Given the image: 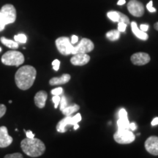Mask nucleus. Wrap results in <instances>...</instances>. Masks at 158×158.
<instances>
[{
    "mask_svg": "<svg viewBox=\"0 0 158 158\" xmlns=\"http://www.w3.org/2000/svg\"><path fill=\"white\" fill-rule=\"evenodd\" d=\"M6 110H7V108H6V106L5 105L0 104V118L2 117V116L5 115L6 113Z\"/></svg>",
    "mask_w": 158,
    "mask_h": 158,
    "instance_id": "obj_33",
    "label": "nucleus"
},
{
    "mask_svg": "<svg viewBox=\"0 0 158 158\" xmlns=\"http://www.w3.org/2000/svg\"><path fill=\"white\" fill-rule=\"evenodd\" d=\"M147 8L150 13H155L156 12V9L153 7V2L152 0L147 5Z\"/></svg>",
    "mask_w": 158,
    "mask_h": 158,
    "instance_id": "obj_31",
    "label": "nucleus"
},
{
    "mask_svg": "<svg viewBox=\"0 0 158 158\" xmlns=\"http://www.w3.org/2000/svg\"><path fill=\"white\" fill-rule=\"evenodd\" d=\"M70 76L69 74H63L60 77H54L49 81V84L51 86H55V85H61L64 84L69 82L70 80Z\"/></svg>",
    "mask_w": 158,
    "mask_h": 158,
    "instance_id": "obj_15",
    "label": "nucleus"
},
{
    "mask_svg": "<svg viewBox=\"0 0 158 158\" xmlns=\"http://www.w3.org/2000/svg\"><path fill=\"white\" fill-rule=\"evenodd\" d=\"M158 124V117H155L154 119L152 121V125L155 126Z\"/></svg>",
    "mask_w": 158,
    "mask_h": 158,
    "instance_id": "obj_38",
    "label": "nucleus"
},
{
    "mask_svg": "<svg viewBox=\"0 0 158 158\" xmlns=\"http://www.w3.org/2000/svg\"><path fill=\"white\" fill-rule=\"evenodd\" d=\"M149 28V26L148 24H141V26H140V29H141V31H145V32L147 31H148Z\"/></svg>",
    "mask_w": 158,
    "mask_h": 158,
    "instance_id": "obj_34",
    "label": "nucleus"
},
{
    "mask_svg": "<svg viewBox=\"0 0 158 158\" xmlns=\"http://www.w3.org/2000/svg\"><path fill=\"white\" fill-rule=\"evenodd\" d=\"M4 158H23V155L21 153H13V154H9L5 156Z\"/></svg>",
    "mask_w": 158,
    "mask_h": 158,
    "instance_id": "obj_27",
    "label": "nucleus"
},
{
    "mask_svg": "<svg viewBox=\"0 0 158 158\" xmlns=\"http://www.w3.org/2000/svg\"><path fill=\"white\" fill-rule=\"evenodd\" d=\"M15 42L19 43H26L27 40V37L24 34H18L14 36Z\"/></svg>",
    "mask_w": 158,
    "mask_h": 158,
    "instance_id": "obj_22",
    "label": "nucleus"
},
{
    "mask_svg": "<svg viewBox=\"0 0 158 158\" xmlns=\"http://www.w3.org/2000/svg\"><path fill=\"white\" fill-rule=\"evenodd\" d=\"M136 128H137V126H136L135 123L134 122H132V123H130V130H135Z\"/></svg>",
    "mask_w": 158,
    "mask_h": 158,
    "instance_id": "obj_37",
    "label": "nucleus"
},
{
    "mask_svg": "<svg viewBox=\"0 0 158 158\" xmlns=\"http://www.w3.org/2000/svg\"><path fill=\"white\" fill-rule=\"evenodd\" d=\"M127 9L130 14L135 17H141L144 14V6L137 0H131L127 4Z\"/></svg>",
    "mask_w": 158,
    "mask_h": 158,
    "instance_id": "obj_9",
    "label": "nucleus"
},
{
    "mask_svg": "<svg viewBox=\"0 0 158 158\" xmlns=\"http://www.w3.org/2000/svg\"><path fill=\"white\" fill-rule=\"evenodd\" d=\"M56 45L60 54L64 56L73 54L74 46L70 42V40L67 37H61L56 39Z\"/></svg>",
    "mask_w": 158,
    "mask_h": 158,
    "instance_id": "obj_4",
    "label": "nucleus"
},
{
    "mask_svg": "<svg viewBox=\"0 0 158 158\" xmlns=\"http://www.w3.org/2000/svg\"><path fill=\"white\" fill-rule=\"evenodd\" d=\"M26 135H27V137L29 138H35L34 133H33L31 131L26 132Z\"/></svg>",
    "mask_w": 158,
    "mask_h": 158,
    "instance_id": "obj_36",
    "label": "nucleus"
},
{
    "mask_svg": "<svg viewBox=\"0 0 158 158\" xmlns=\"http://www.w3.org/2000/svg\"><path fill=\"white\" fill-rule=\"evenodd\" d=\"M0 40H1V42L2 43L3 45H5V46L8 47L10 48L15 49L19 48V43L15 42V40L13 41L12 40L7 39L5 37H2L1 38H0Z\"/></svg>",
    "mask_w": 158,
    "mask_h": 158,
    "instance_id": "obj_18",
    "label": "nucleus"
},
{
    "mask_svg": "<svg viewBox=\"0 0 158 158\" xmlns=\"http://www.w3.org/2000/svg\"><path fill=\"white\" fill-rule=\"evenodd\" d=\"M131 28L133 34L135 35L138 38L142 40H147L149 38V36H148V35L145 32V31H141V29L138 28L137 23H136L135 21H133V22L131 23Z\"/></svg>",
    "mask_w": 158,
    "mask_h": 158,
    "instance_id": "obj_16",
    "label": "nucleus"
},
{
    "mask_svg": "<svg viewBox=\"0 0 158 158\" xmlns=\"http://www.w3.org/2000/svg\"><path fill=\"white\" fill-rule=\"evenodd\" d=\"M2 62L8 66H19L24 62V56L16 51H9L2 56Z\"/></svg>",
    "mask_w": 158,
    "mask_h": 158,
    "instance_id": "obj_3",
    "label": "nucleus"
},
{
    "mask_svg": "<svg viewBox=\"0 0 158 158\" xmlns=\"http://www.w3.org/2000/svg\"><path fill=\"white\" fill-rule=\"evenodd\" d=\"M6 25H7V23H6L5 20L4 19L2 14L0 13V31L4 30Z\"/></svg>",
    "mask_w": 158,
    "mask_h": 158,
    "instance_id": "obj_26",
    "label": "nucleus"
},
{
    "mask_svg": "<svg viewBox=\"0 0 158 158\" xmlns=\"http://www.w3.org/2000/svg\"><path fill=\"white\" fill-rule=\"evenodd\" d=\"M79 108H80V107H79L78 105L73 104L72 105V106H67L64 109H63L62 110V112L65 116H71L73 114L76 113V112L78 111Z\"/></svg>",
    "mask_w": 158,
    "mask_h": 158,
    "instance_id": "obj_17",
    "label": "nucleus"
},
{
    "mask_svg": "<svg viewBox=\"0 0 158 158\" xmlns=\"http://www.w3.org/2000/svg\"><path fill=\"white\" fill-rule=\"evenodd\" d=\"M60 110H62L63 109H64L65 108L68 106V102H67V99L64 96H62L61 98V100H60Z\"/></svg>",
    "mask_w": 158,
    "mask_h": 158,
    "instance_id": "obj_24",
    "label": "nucleus"
},
{
    "mask_svg": "<svg viewBox=\"0 0 158 158\" xmlns=\"http://www.w3.org/2000/svg\"><path fill=\"white\" fill-rule=\"evenodd\" d=\"M118 22L124 23L125 24H130V20L127 15H125L123 13H120L119 12V20H118Z\"/></svg>",
    "mask_w": 158,
    "mask_h": 158,
    "instance_id": "obj_23",
    "label": "nucleus"
},
{
    "mask_svg": "<svg viewBox=\"0 0 158 158\" xmlns=\"http://www.w3.org/2000/svg\"><path fill=\"white\" fill-rule=\"evenodd\" d=\"M36 76L37 71L34 67L30 65H25L21 67L15 73V84L20 89H29L34 84Z\"/></svg>",
    "mask_w": 158,
    "mask_h": 158,
    "instance_id": "obj_1",
    "label": "nucleus"
},
{
    "mask_svg": "<svg viewBox=\"0 0 158 158\" xmlns=\"http://www.w3.org/2000/svg\"><path fill=\"white\" fill-rule=\"evenodd\" d=\"M154 27H155V29H156V30L158 31V22L155 23V25H154Z\"/></svg>",
    "mask_w": 158,
    "mask_h": 158,
    "instance_id": "obj_40",
    "label": "nucleus"
},
{
    "mask_svg": "<svg viewBox=\"0 0 158 158\" xmlns=\"http://www.w3.org/2000/svg\"><path fill=\"white\" fill-rule=\"evenodd\" d=\"M81 115L80 114H77L74 116H65L63 119L59 122L56 125V130L59 133H64L67 131L66 127L69 125H74L76 124H78L79 122L81 121Z\"/></svg>",
    "mask_w": 158,
    "mask_h": 158,
    "instance_id": "obj_6",
    "label": "nucleus"
},
{
    "mask_svg": "<svg viewBox=\"0 0 158 158\" xmlns=\"http://www.w3.org/2000/svg\"><path fill=\"white\" fill-rule=\"evenodd\" d=\"M106 37L110 41H115L120 37V31L118 30H111L106 33Z\"/></svg>",
    "mask_w": 158,
    "mask_h": 158,
    "instance_id": "obj_20",
    "label": "nucleus"
},
{
    "mask_svg": "<svg viewBox=\"0 0 158 158\" xmlns=\"http://www.w3.org/2000/svg\"><path fill=\"white\" fill-rule=\"evenodd\" d=\"M13 141V138L9 135L7 128L5 126L0 127V148L9 147Z\"/></svg>",
    "mask_w": 158,
    "mask_h": 158,
    "instance_id": "obj_12",
    "label": "nucleus"
},
{
    "mask_svg": "<svg viewBox=\"0 0 158 158\" xmlns=\"http://www.w3.org/2000/svg\"><path fill=\"white\" fill-rule=\"evenodd\" d=\"M48 94L45 91H40L35 96V103L37 107L39 108H43L45 107L46 102Z\"/></svg>",
    "mask_w": 158,
    "mask_h": 158,
    "instance_id": "obj_14",
    "label": "nucleus"
},
{
    "mask_svg": "<svg viewBox=\"0 0 158 158\" xmlns=\"http://www.w3.org/2000/svg\"><path fill=\"white\" fill-rule=\"evenodd\" d=\"M94 48V43L92 40L87 38H83L76 46H74L73 54H86L91 52Z\"/></svg>",
    "mask_w": 158,
    "mask_h": 158,
    "instance_id": "obj_8",
    "label": "nucleus"
},
{
    "mask_svg": "<svg viewBox=\"0 0 158 158\" xmlns=\"http://www.w3.org/2000/svg\"><path fill=\"white\" fill-rule=\"evenodd\" d=\"M90 56L86 54H76L70 59V62L76 66H82L89 62Z\"/></svg>",
    "mask_w": 158,
    "mask_h": 158,
    "instance_id": "obj_13",
    "label": "nucleus"
},
{
    "mask_svg": "<svg viewBox=\"0 0 158 158\" xmlns=\"http://www.w3.org/2000/svg\"><path fill=\"white\" fill-rule=\"evenodd\" d=\"M126 2L125 0H118V2H117V5H124Z\"/></svg>",
    "mask_w": 158,
    "mask_h": 158,
    "instance_id": "obj_39",
    "label": "nucleus"
},
{
    "mask_svg": "<svg viewBox=\"0 0 158 158\" xmlns=\"http://www.w3.org/2000/svg\"><path fill=\"white\" fill-rule=\"evenodd\" d=\"M0 13L2 14L7 25L14 23L15 21V19H16V10H15V7L13 5H10V4L5 5L2 7Z\"/></svg>",
    "mask_w": 158,
    "mask_h": 158,
    "instance_id": "obj_7",
    "label": "nucleus"
},
{
    "mask_svg": "<svg viewBox=\"0 0 158 158\" xmlns=\"http://www.w3.org/2000/svg\"><path fill=\"white\" fill-rule=\"evenodd\" d=\"M130 59H131V62H133V64L141 66V65L148 64L151 59H150L149 55L147 53L138 52L132 55Z\"/></svg>",
    "mask_w": 158,
    "mask_h": 158,
    "instance_id": "obj_11",
    "label": "nucleus"
},
{
    "mask_svg": "<svg viewBox=\"0 0 158 158\" xmlns=\"http://www.w3.org/2000/svg\"><path fill=\"white\" fill-rule=\"evenodd\" d=\"M117 126L118 130H130V122L127 119L118 118L117 121Z\"/></svg>",
    "mask_w": 158,
    "mask_h": 158,
    "instance_id": "obj_19",
    "label": "nucleus"
},
{
    "mask_svg": "<svg viewBox=\"0 0 158 158\" xmlns=\"http://www.w3.org/2000/svg\"><path fill=\"white\" fill-rule=\"evenodd\" d=\"M62 92H63V89L62 87H58V88L54 89L51 90V94H52L53 95H60Z\"/></svg>",
    "mask_w": 158,
    "mask_h": 158,
    "instance_id": "obj_30",
    "label": "nucleus"
},
{
    "mask_svg": "<svg viewBox=\"0 0 158 158\" xmlns=\"http://www.w3.org/2000/svg\"><path fill=\"white\" fill-rule=\"evenodd\" d=\"M1 51H2V48H1V47H0V52H1Z\"/></svg>",
    "mask_w": 158,
    "mask_h": 158,
    "instance_id": "obj_42",
    "label": "nucleus"
},
{
    "mask_svg": "<svg viewBox=\"0 0 158 158\" xmlns=\"http://www.w3.org/2000/svg\"><path fill=\"white\" fill-rule=\"evenodd\" d=\"M74 130H77V129H78L79 128V125L78 124H74Z\"/></svg>",
    "mask_w": 158,
    "mask_h": 158,
    "instance_id": "obj_41",
    "label": "nucleus"
},
{
    "mask_svg": "<svg viewBox=\"0 0 158 158\" xmlns=\"http://www.w3.org/2000/svg\"><path fill=\"white\" fill-rule=\"evenodd\" d=\"M118 31H119L120 32H124L125 31L126 28H127V24H125L124 23L122 22H118Z\"/></svg>",
    "mask_w": 158,
    "mask_h": 158,
    "instance_id": "obj_29",
    "label": "nucleus"
},
{
    "mask_svg": "<svg viewBox=\"0 0 158 158\" xmlns=\"http://www.w3.org/2000/svg\"><path fill=\"white\" fill-rule=\"evenodd\" d=\"M108 19L111 20L114 22H118L119 20V12L117 11H110L107 13Z\"/></svg>",
    "mask_w": 158,
    "mask_h": 158,
    "instance_id": "obj_21",
    "label": "nucleus"
},
{
    "mask_svg": "<svg viewBox=\"0 0 158 158\" xmlns=\"http://www.w3.org/2000/svg\"><path fill=\"white\" fill-rule=\"evenodd\" d=\"M22 151L26 155L31 157H40L45 152V146L41 140L37 138H27L21 143Z\"/></svg>",
    "mask_w": 158,
    "mask_h": 158,
    "instance_id": "obj_2",
    "label": "nucleus"
},
{
    "mask_svg": "<svg viewBox=\"0 0 158 158\" xmlns=\"http://www.w3.org/2000/svg\"><path fill=\"white\" fill-rule=\"evenodd\" d=\"M78 37L76 36V35H73L72 37H71L70 42L72 44H76V43H78Z\"/></svg>",
    "mask_w": 158,
    "mask_h": 158,
    "instance_id": "obj_35",
    "label": "nucleus"
},
{
    "mask_svg": "<svg viewBox=\"0 0 158 158\" xmlns=\"http://www.w3.org/2000/svg\"><path fill=\"white\" fill-rule=\"evenodd\" d=\"M118 118H124V119H127L128 118L127 113V111H126L125 109H124V108L120 109L119 111H118Z\"/></svg>",
    "mask_w": 158,
    "mask_h": 158,
    "instance_id": "obj_25",
    "label": "nucleus"
},
{
    "mask_svg": "<svg viewBox=\"0 0 158 158\" xmlns=\"http://www.w3.org/2000/svg\"><path fill=\"white\" fill-rule=\"evenodd\" d=\"M52 65H53V68H54V70H59V66H60V62L58 59H55V60L53 61L52 62Z\"/></svg>",
    "mask_w": 158,
    "mask_h": 158,
    "instance_id": "obj_32",
    "label": "nucleus"
},
{
    "mask_svg": "<svg viewBox=\"0 0 158 158\" xmlns=\"http://www.w3.org/2000/svg\"><path fill=\"white\" fill-rule=\"evenodd\" d=\"M145 149L149 154L152 155H158V137L150 136L145 141Z\"/></svg>",
    "mask_w": 158,
    "mask_h": 158,
    "instance_id": "obj_10",
    "label": "nucleus"
},
{
    "mask_svg": "<svg viewBox=\"0 0 158 158\" xmlns=\"http://www.w3.org/2000/svg\"><path fill=\"white\" fill-rule=\"evenodd\" d=\"M52 100H53V102H54V108H57V107H58V106L59 104V102H60V100H61L60 96H59V95H54V97H53Z\"/></svg>",
    "mask_w": 158,
    "mask_h": 158,
    "instance_id": "obj_28",
    "label": "nucleus"
},
{
    "mask_svg": "<svg viewBox=\"0 0 158 158\" xmlns=\"http://www.w3.org/2000/svg\"><path fill=\"white\" fill-rule=\"evenodd\" d=\"M114 138L116 142L120 144L131 143L135 139V136L130 130H118L114 134Z\"/></svg>",
    "mask_w": 158,
    "mask_h": 158,
    "instance_id": "obj_5",
    "label": "nucleus"
}]
</instances>
